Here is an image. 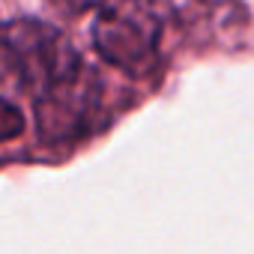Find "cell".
<instances>
[{
	"mask_svg": "<svg viewBox=\"0 0 254 254\" xmlns=\"http://www.w3.org/2000/svg\"><path fill=\"white\" fill-rule=\"evenodd\" d=\"M60 9H66L69 15H84V12H99L108 0H54Z\"/></svg>",
	"mask_w": 254,
	"mask_h": 254,
	"instance_id": "cell-6",
	"label": "cell"
},
{
	"mask_svg": "<svg viewBox=\"0 0 254 254\" xmlns=\"http://www.w3.org/2000/svg\"><path fill=\"white\" fill-rule=\"evenodd\" d=\"M36 132L45 144H63L96 129L102 111V84L84 63L45 87L36 99Z\"/></svg>",
	"mask_w": 254,
	"mask_h": 254,
	"instance_id": "cell-3",
	"label": "cell"
},
{
	"mask_svg": "<svg viewBox=\"0 0 254 254\" xmlns=\"http://www.w3.org/2000/svg\"><path fill=\"white\" fill-rule=\"evenodd\" d=\"M168 3L180 15H203V12H212V9L224 6L227 0H168Z\"/></svg>",
	"mask_w": 254,
	"mask_h": 254,
	"instance_id": "cell-5",
	"label": "cell"
},
{
	"mask_svg": "<svg viewBox=\"0 0 254 254\" xmlns=\"http://www.w3.org/2000/svg\"><path fill=\"white\" fill-rule=\"evenodd\" d=\"M24 132V114L15 102L0 96V144H6Z\"/></svg>",
	"mask_w": 254,
	"mask_h": 254,
	"instance_id": "cell-4",
	"label": "cell"
},
{
	"mask_svg": "<svg viewBox=\"0 0 254 254\" xmlns=\"http://www.w3.org/2000/svg\"><path fill=\"white\" fill-rule=\"evenodd\" d=\"M81 63L72 42L45 21L15 18L0 24V87L15 84L36 99Z\"/></svg>",
	"mask_w": 254,
	"mask_h": 254,
	"instance_id": "cell-1",
	"label": "cell"
},
{
	"mask_svg": "<svg viewBox=\"0 0 254 254\" xmlns=\"http://www.w3.org/2000/svg\"><path fill=\"white\" fill-rule=\"evenodd\" d=\"M93 48L129 78L150 75L162 48V18L153 0H108L93 21Z\"/></svg>",
	"mask_w": 254,
	"mask_h": 254,
	"instance_id": "cell-2",
	"label": "cell"
}]
</instances>
